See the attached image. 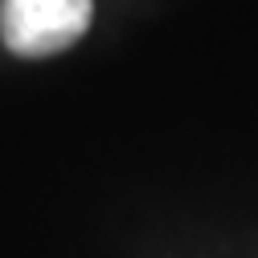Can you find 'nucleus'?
<instances>
[{"instance_id": "obj_1", "label": "nucleus", "mask_w": 258, "mask_h": 258, "mask_svg": "<svg viewBox=\"0 0 258 258\" xmlns=\"http://www.w3.org/2000/svg\"><path fill=\"white\" fill-rule=\"evenodd\" d=\"M90 25V0H0V37L21 57H49Z\"/></svg>"}]
</instances>
